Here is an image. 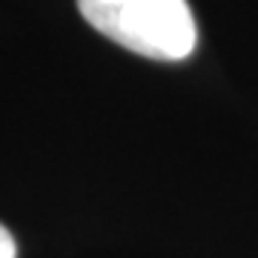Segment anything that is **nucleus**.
Returning a JSON list of instances; mask_svg holds the SVG:
<instances>
[{
  "instance_id": "1",
  "label": "nucleus",
  "mask_w": 258,
  "mask_h": 258,
  "mask_svg": "<svg viewBox=\"0 0 258 258\" xmlns=\"http://www.w3.org/2000/svg\"><path fill=\"white\" fill-rule=\"evenodd\" d=\"M78 12L101 35L152 60H186L198 46L186 0H78Z\"/></svg>"
},
{
  "instance_id": "2",
  "label": "nucleus",
  "mask_w": 258,
  "mask_h": 258,
  "mask_svg": "<svg viewBox=\"0 0 258 258\" xmlns=\"http://www.w3.org/2000/svg\"><path fill=\"white\" fill-rule=\"evenodd\" d=\"M0 258H18V244H15V235H12L3 224H0Z\"/></svg>"
}]
</instances>
